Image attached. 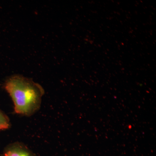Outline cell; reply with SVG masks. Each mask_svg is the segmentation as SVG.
Segmentation results:
<instances>
[{"label": "cell", "mask_w": 156, "mask_h": 156, "mask_svg": "<svg viewBox=\"0 0 156 156\" xmlns=\"http://www.w3.org/2000/svg\"><path fill=\"white\" fill-rule=\"evenodd\" d=\"M4 88L12 98L15 113L30 117L40 109L44 90L32 80L20 75L6 80Z\"/></svg>", "instance_id": "obj_1"}, {"label": "cell", "mask_w": 156, "mask_h": 156, "mask_svg": "<svg viewBox=\"0 0 156 156\" xmlns=\"http://www.w3.org/2000/svg\"><path fill=\"white\" fill-rule=\"evenodd\" d=\"M11 127V122L9 117L0 110V131L7 130Z\"/></svg>", "instance_id": "obj_3"}, {"label": "cell", "mask_w": 156, "mask_h": 156, "mask_svg": "<svg viewBox=\"0 0 156 156\" xmlns=\"http://www.w3.org/2000/svg\"><path fill=\"white\" fill-rule=\"evenodd\" d=\"M3 156H36L25 144L14 142L7 146L3 151Z\"/></svg>", "instance_id": "obj_2"}]
</instances>
